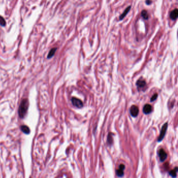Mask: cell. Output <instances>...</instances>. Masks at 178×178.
Returning a JSON list of instances; mask_svg holds the SVG:
<instances>
[{"label": "cell", "instance_id": "obj_1", "mask_svg": "<svg viewBox=\"0 0 178 178\" xmlns=\"http://www.w3.org/2000/svg\"><path fill=\"white\" fill-rule=\"evenodd\" d=\"M29 106V102L27 99H24L22 101L18 109V115L20 118L24 119L26 116Z\"/></svg>", "mask_w": 178, "mask_h": 178}, {"label": "cell", "instance_id": "obj_2", "mask_svg": "<svg viewBox=\"0 0 178 178\" xmlns=\"http://www.w3.org/2000/svg\"><path fill=\"white\" fill-rule=\"evenodd\" d=\"M71 101L73 106L76 107V108H81L83 107V103H82V102L81 100L77 98L73 97L71 99Z\"/></svg>", "mask_w": 178, "mask_h": 178}, {"label": "cell", "instance_id": "obj_3", "mask_svg": "<svg viewBox=\"0 0 178 178\" xmlns=\"http://www.w3.org/2000/svg\"><path fill=\"white\" fill-rule=\"evenodd\" d=\"M167 127H168V123H165L164 125H163L162 127V129L161 130V132H160V134L159 135V136L158 139V141L160 142L162 140L164 139L165 137V135L166 134V133L167 130Z\"/></svg>", "mask_w": 178, "mask_h": 178}, {"label": "cell", "instance_id": "obj_4", "mask_svg": "<svg viewBox=\"0 0 178 178\" xmlns=\"http://www.w3.org/2000/svg\"><path fill=\"white\" fill-rule=\"evenodd\" d=\"M130 112L131 116L133 117H136L139 113V109L137 106L133 105L130 108Z\"/></svg>", "mask_w": 178, "mask_h": 178}, {"label": "cell", "instance_id": "obj_5", "mask_svg": "<svg viewBox=\"0 0 178 178\" xmlns=\"http://www.w3.org/2000/svg\"><path fill=\"white\" fill-rule=\"evenodd\" d=\"M159 156L160 161H161V162H163L166 159L167 157V154L164 149H161L159 152Z\"/></svg>", "mask_w": 178, "mask_h": 178}, {"label": "cell", "instance_id": "obj_6", "mask_svg": "<svg viewBox=\"0 0 178 178\" xmlns=\"http://www.w3.org/2000/svg\"><path fill=\"white\" fill-rule=\"evenodd\" d=\"M143 112L145 114H149L150 113H151L152 111V107L150 104H146L143 107Z\"/></svg>", "mask_w": 178, "mask_h": 178}, {"label": "cell", "instance_id": "obj_7", "mask_svg": "<svg viewBox=\"0 0 178 178\" xmlns=\"http://www.w3.org/2000/svg\"><path fill=\"white\" fill-rule=\"evenodd\" d=\"M136 85L138 88H143L146 86V82L144 79H139L137 81Z\"/></svg>", "mask_w": 178, "mask_h": 178}, {"label": "cell", "instance_id": "obj_8", "mask_svg": "<svg viewBox=\"0 0 178 178\" xmlns=\"http://www.w3.org/2000/svg\"><path fill=\"white\" fill-rule=\"evenodd\" d=\"M178 11L177 9H175L173 10L170 13V17L172 20H175L178 17Z\"/></svg>", "mask_w": 178, "mask_h": 178}, {"label": "cell", "instance_id": "obj_9", "mask_svg": "<svg viewBox=\"0 0 178 178\" xmlns=\"http://www.w3.org/2000/svg\"><path fill=\"white\" fill-rule=\"evenodd\" d=\"M131 6H129L127 7H126V9H125V11L123 12V13L120 16V17H119L120 20H122L124 18L125 16L126 15L127 13H128L129 11H130V9H131Z\"/></svg>", "mask_w": 178, "mask_h": 178}, {"label": "cell", "instance_id": "obj_10", "mask_svg": "<svg viewBox=\"0 0 178 178\" xmlns=\"http://www.w3.org/2000/svg\"><path fill=\"white\" fill-rule=\"evenodd\" d=\"M21 130L24 133L26 134H29L30 132V130L29 127L26 126V125H22L21 126Z\"/></svg>", "mask_w": 178, "mask_h": 178}, {"label": "cell", "instance_id": "obj_11", "mask_svg": "<svg viewBox=\"0 0 178 178\" xmlns=\"http://www.w3.org/2000/svg\"><path fill=\"white\" fill-rule=\"evenodd\" d=\"M56 49H57L56 48H52L51 50H50L48 54V59L51 58V57L54 56L55 53H56Z\"/></svg>", "mask_w": 178, "mask_h": 178}, {"label": "cell", "instance_id": "obj_12", "mask_svg": "<svg viewBox=\"0 0 178 178\" xmlns=\"http://www.w3.org/2000/svg\"><path fill=\"white\" fill-rule=\"evenodd\" d=\"M141 16L142 17L145 19H148V14L146 10H143L141 12Z\"/></svg>", "mask_w": 178, "mask_h": 178}, {"label": "cell", "instance_id": "obj_13", "mask_svg": "<svg viewBox=\"0 0 178 178\" xmlns=\"http://www.w3.org/2000/svg\"><path fill=\"white\" fill-rule=\"evenodd\" d=\"M178 171V168L176 167L174 170H171V171L169 172V174L173 178H176L177 177V172Z\"/></svg>", "mask_w": 178, "mask_h": 178}, {"label": "cell", "instance_id": "obj_14", "mask_svg": "<svg viewBox=\"0 0 178 178\" xmlns=\"http://www.w3.org/2000/svg\"><path fill=\"white\" fill-rule=\"evenodd\" d=\"M123 169L119 168L118 170H117V174L119 177H122L124 175V172Z\"/></svg>", "mask_w": 178, "mask_h": 178}, {"label": "cell", "instance_id": "obj_15", "mask_svg": "<svg viewBox=\"0 0 178 178\" xmlns=\"http://www.w3.org/2000/svg\"><path fill=\"white\" fill-rule=\"evenodd\" d=\"M6 25V22L3 17L0 16V25L2 26H5Z\"/></svg>", "mask_w": 178, "mask_h": 178}, {"label": "cell", "instance_id": "obj_16", "mask_svg": "<svg viewBox=\"0 0 178 178\" xmlns=\"http://www.w3.org/2000/svg\"><path fill=\"white\" fill-rule=\"evenodd\" d=\"M107 140H108V144L110 145H111L112 143V135H111V134H109Z\"/></svg>", "mask_w": 178, "mask_h": 178}, {"label": "cell", "instance_id": "obj_17", "mask_svg": "<svg viewBox=\"0 0 178 178\" xmlns=\"http://www.w3.org/2000/svg\"><path fill=\"white\" fill-rule=\"evenodd\" d=\"M157 97H158V94H155L151 98H150V102H152L155 101V100L157 98Z\"/></svg>", "mask_w": 178, "mask_h": 178}, {"label": "cell", "instance_id": "obj_18", "mask_svg": "<svg viewBox=\"0 0 178 178\" xmlns=\"http://www.w3.org/2000/svg\"><path fill=\"white\" fill-rule=\"evenodd\" d=\"M152 3V1H146V3L147 5H150Z\"/></svg>", "mask_w": 178, "mask_h": 178}]
</instances>
